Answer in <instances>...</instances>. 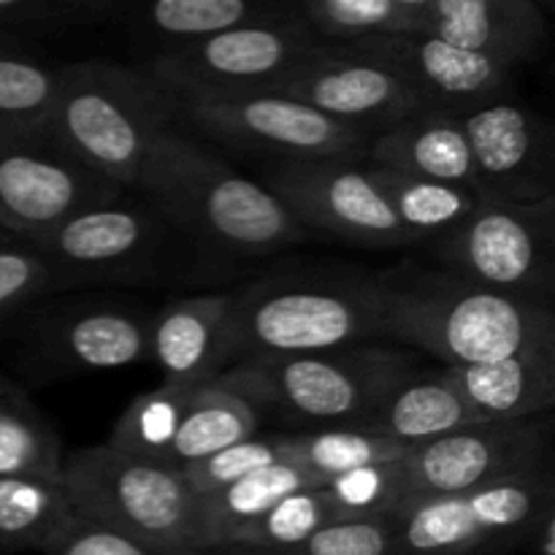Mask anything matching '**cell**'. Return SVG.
Wrapping results in <instances>:
<instances>
[{
  "mask_svg": "<svg viewBox=\"0 0 555 555\" xmlns=\"http://www.w3.org/2000/svg\"><path fill=\"white\" fill-rule=\"evenodd\" d=\"M383 339L437 358L442 369L480 366L555 341L553 304L472 285L417 263L374 271Z\"/></svg>",
  "mask_w": 555,
  "mask_h": 555,
  "instance_id": "obj_1",
  "label": "cell"
},
{
  "mask_svg": "<svg viewBox=\"0 0 555 555\" xmlns=\"http://www.w3.org/2000/svg\"><path fill=\"white\" fill-rule=\"evenodd\" d=\"M133 193L188 238L238 258L280 253L312 236L263 184L179 128L152 144Z\"/></svg>",
  "mask_w": 555,
  "mask_h": 555,
  "instance_id": "obj_2",
  "label": "cell"
},
{
  "mask_svg": "<svg viewBox=\"0 0 555 555\" xmlns=\"http://www.w3.org/2000/svg\"><path fill=\"white\" fill-rule=\"evenodd\" d=\"M385 341L374 271H293L233 291L231 366Z\"/></svg>",
  "mask_w": 555,
  "mask_h": 555,
  "instance_id": "obj_3",
  "label": "cell"
},
{
  "mask_svg": "<svg viewBox=\"0 0 555 555\" xmlns=\"http://www.w3.org/2000/svg\"><path fill=\"white\" fill-rule=\"evenodd\" d=\"M177 119V98L144 68L92 57L63 63L47 128L76 160L133 190L152 144Z\"/></svg>",
  "mask_w": 555,
  "mask_h": 555,
  "instance_id": "obj_4",
  "label": "cell"
},
{
  "mask_svg": "<svg viewBox=\"0 0 555 555\" xmlns=\"http://www.w3.org/2000/svg\"><path fill=\"white\" fill-rule=\"evenodd\" d=\"M421 363L390 341L280 358H244L217 377L258 412L314 428L361 426Z\"/></svg>",
  "mask_w": 555,
  "mask_h": 555,
  "instance_id": "obj_5",
  "label": "cell"
},
{
  "mask_svg": "<svg viewBox=\"0 0 555 555\" xmlns=\"http://www.w3.org/2000/svg\"><path fill=\"white\" fill-rule=\"evenodd\" d=\"M63 482L87 524L155 555H206L195 540V496L177 469L92 444L65 455Z\"/></svg>",
  "mask_w": 555,
  "mask_h": 555,
  "instance_id": "obj_6",
  "label": "cell"
},
{
  "mask_svg": "<svg viewBox=\"0 0 555 555\" xmlns=\"http://www.w3.org/2000/svg\"><path fill=\"white\" fill-rule=\"evenodd\" d=\"M551 507V466L477 491L423 499L390 515V555H502L534 534L537 520Z\"/></svg>",
  "mask_w": 555,
  "mask_h": 555,
  "instance_id": "obj_7",
  "label": "cell"
},
{
  "mask_svg": "<svg viewBox=\"0 0 555 555\" xmlns=\"http://www.w3.org/2000/svg\"><path fill=\"white\" fill-rule=\"evenodd\" d=\"M177 238L188 236L144 195L128 190L25 244L41 255L54 276V291H60L95 282L152 280L173 258Z\"/></svg>",
  "mask_w": 555,
  "mask_h": 555,
  "instance_id": "obj_8",
  "label": "cell"
},
{
  "mask_svg": "<svg viewBox=\"0 0 555 555\" xmlns=\"http://www.w3.org/2000/svg\"><path fill=\"white\" fill-rule=\"evenodd\" d=\"M439 269L507 296L553 304L555 198L540 204L477 201L448 236L431 242Z\"/></svg>",
  "mask_w": 555,
  "mask_h": 555,
  "instance_id": "obj_9",
  "label": "cell"
},
{
  "mask_svg": "<svg viewBox=\"0 0 555 555\" xmlns=\"http://www.w3.org/2000/svg\"><path fill=\"white\" fill-rule=\"evenodd\" d=\"M314 43L318 38L298 20L296 5L287 3L271 20L155 54L144 70L173 98L280 92Z\"/></svg>",
  "mask_w": 555,
  "mask_h": 555,
  "instance_id": "obj_10",
  "label": "cell"
},
{
  "mask_svg": "<svg viewBox=\"0 0 555 555\" xmlns=\"http://www.w3.org/2000/svg\"><path fill=\"white\" fill-rule=\"evenodd\" d=\"M177 108L206 139L274 160H363L372 139L282 92L177 98Z\"/></svg>",
  "mask_w": 555,
  "mask_h": 555,
  "instance_id": "obj_11",
  "label": "cell"
},
{
  "mask_svg": "<svg viewBox=\"0 0 555 555\" xmlns=\"http://www.w3.org/2000/svg\"><path fill=\"white\" fill-rule=\"evenodd\" d=\"M128 193L76 160L49 128L0 130V228L20 242Z\"/></svg>",
  "mask_w": 555,
  "mask_h": 555,
  "instance_id": "obj_12",
  "label": "cell"
},
{
  "mask_svg": "<svg viewBox=\"0 0 555 555\" xmlns=\"http://www.w3.org/2000/svg\"><path fill=\"white\" fill-rule=\"evenodd\" d=\"M547 466L551 415L513 423H475L410 448L399 461L401 507L423 499L477 491Z\"/></svg>",
  "mask_w": 555,
  "mask_h": 555,
  "instance_id": "obj_13",
  "label": "cell"
},
{
  "mask_svg": "<svg viewBox=\"0 0 555 555\" xmlns=\"http://www.w3.org/2000/svg\"><path fill=\"white\" fill-rule=\"evenodd\" d=\"M263 188L309 233L377 249L415 244L363 160H276Z\"/></svg>",
  "mask_w": 555,
  "mask_h": 555,
  "instance_id": "obj_14",
  "label": "cell"
},
{
  "mask_svg": "<svg viewBox=\"0 0 555 555\" xmlns=\"http://www.w3.org/2000/svg\"><path fill=\"white\" fill-rule=\"evenodd\" d=\"M152 314L135 301L79 298L43 307L22 328V356L36 377L112 372L150 361Z\"/></svg>",
  "mask_w": 555,
  "mask_h": 555,
  "instance_id": "obj_15",
  "label": "cell"
},
{
  "mask_svg": "<svg viewBox=\"0 0 555 555\" xmlns=\"http://www.w3.org/2000/svg\"><path fill=\"white\" fill-rule=\"evenodd\" d=\"M280 92L369 135L423 112L410 81L369 41H318Z\"/></svg>",
  "mask_w": 555,
  "mask_h": 555,
  "instance_id": "obj_16",
  "label": "cell"
},
{
  "mask_svg": "<svg viewBox=\"0 0 555 555\" xmlns=\"http://www.w3.org/2000/svg\"><path fill=\"white\" fill-rule=\"evenodd\" d=\"M480 201L540 204L555 198L553 130L524 103L502 101L461 119Z\"/></svg>",
  "mask_w": 555,
  "mask_h": 555,
  "instance_id": "obj_17",
  "label": "cell"
},
{
  "mask_svg": "<svg viewBox=\"0 0 555 555\" xmlns=\"http://www.w3.org/2000/svg\"><path fill=\"white\" fill-rule=\"evenodd\" d=\"M369 43L410 81L423 112L442 117L464 119L507 98L509 79L518 70L426 33L372 38Z\"/></svg>",
  "mask_w": 555,
  "mask_h": 555,
  "instance_id": "obj_18",
  "label": "cell"
},
{
  "mask_svg": "<svg viewBox=\"0 0 555 555\" xmlns=\"http://www.w3.org/2000/svg\"><path fill=\"white\" fill-rule=\"evenodd\" d=\"M231 293L177 298L152 314L150 361L163 383L206 385L231 366Z\"/></svg>",
  "mask_w": 555,
  "mask_h": 555,
  "instance_id": "obj_19",
  "label": "cell"
},
{
  "mask_svg": "<svg viewBox=\"0 0 555 555\" xmlns=\"http://www.w3.org/2000/svg\"><path fill=\"white\" fill-rule=\"evenodd\" d=\"M423 33L520 68L545 49L547 20L534 0H428Z\"/></svg>",
  "mask_w": 555,
  "mask_h": 555,
  "instance_id": "obj_20",
  "label": "cell"
},
{
  "mask_svg": "<svg viewBox=\"0 0 555 555\" xmlns=\"http://www.w3.org/2000/svg\"><path fill=\"white\" fill-rule=\"evenodd\" d=\"M444 372L482 423L531 421L551 415L555 406V341Z\"/></svg>",
  "mask_w": 555,
  "mask_h": 555,
  "instance_id": "obj_21",
  "label": "cell"
},
{
  "mask_svg": "<svg viewBox=\"0 0 555 555\" xmlns=\"http://www.w3.org/2000/svg\"><path fill=\"white\" fill-rule=\"evenodd\" d=\"M363 163L372 168L406 173V177L475 190L472 152L464 125L461 119L442 117V114L421 112L377 130L369 139Z\"/></svg>",
  "mask_w": 555,
  "mask_h": 555,
  "instance_id": "obj_22",
  "label": "cell"
},
{
  "mask_svg": "<svg viewBox=\"0 0 555 555\" xmlns=\"http://www.w3.org/2000/svg\"><path fill=\"white\" fill-rule=\"evenodd\" d=\"M475 423L482 421L459 393L450 374L444 369L426 372L421 366L404 383L396 385L388 399L361 426L404 448H417Z\"/></svg>",
  "mask_w": 555,
  "mask_h": 555,
  "instance_id": "obj_23",
  "label": "cell"
},
{
  "mask_svg": "<svg viewBox=\"0 0 555 555\" xmlns=\"http://www.w3.org/2000/svg\"><path fill=\"white\" fill-rule=\"evenodd\" d=\"M323 488L309 472L291 461L263 466L209 496L195 499V540L206 555L231 545L238 534L263 518L274 504L293 493Z\"/></svg>",
  "mask_w": 555,
  "mask_h": 555,
  "instance_id": "obj_24",
  "label": "cell"
},
{
  "mask_svg": "<svg viewBox=\"0 0 555 555\" xmlns=\"http://www.w3.org/2000/svg\"><path fill=\"white\" fill-rule=\"evenodd\" d=\"M285 9L287 3H269V0H157L146 5L122 3L117 20L133 27L141 38L155 41V54H163L249 22L271 20Z\"/></svg>",
  "mask_w": 555,
  "mask_h": 555,
  "instance_id": "obj_25",
  "label": "cell"
},
{
  "mask_svg": "<svg viewBox=\"0 0 555 555\" xmlns=\"http://www.w3.org/2000/svg\"><path fill=\"white\" fill-rule=\"evenodd\" d=\"M79 520L63 477L0 480V551L47 553L63 537H68Z\"/></svg>",
  "mask_w": 555,
  "mask_h": 555,
  "instance_id": "obj_26",
  "label": "cell"
},
{
  "mask_svg": "<svg viewBox=\"0 0 555 555\" xmlns=\"http://www.w3.org/2000/svg\"><path fill=\"white\" fill-rule=\"evenodd\" d=\"M260 426V412L244 396L233 393L217 379L201 385L193 393L173 439L168 466L177 472L222 453L231 444L255 437Z\"/></svg>",
  "mask_w": 555,
  "mask_h": 555,
  "instance_id": "obj_27",
  "label": "cell"
},
{
  "mask_svg": "<svg viewBox=\"0 0 555 555\" xmlns=\"http://www.w3.org/2000/svg\"><path fill=\"white\" fill-rule=\"evenodd\" d=\"M406 453L410 448L379 437L366 426H328L282 434V461L301 466L323 488L350 472L390 464Z\"/></svg>",
  "mask_w": 555,
  "mask_h": 555,
  "instance_id": "obj_28",
  "label": "cell"
},
{
  "mask_svg": "<svg viewBox=\"0 0 555 555\" xmlns=\"http://www.w3.org/2000/svg\"><path fill=\"white\" fill-rule=\"evenodd\" d=\"M293 5L318 41L352 43L426 30L428 0H304Z\"/></svg>",
  "mask_w": 555,
  "mask_h": 555,
  "instance_id": "obj_29",
  "label": "cell"
},
{
  "mask_svg": "<svg viewBox=\"0 0 555 555\" xmlns=\"http://www.w3.org/2000/svg\"><path fill=\"white\" fill-rule=\"evenodd\" d=\"M372 168V166H369ZM385 201L393 209L412 242H437L461 225L475 211L477 193L459 184L434 182V179L406 177V173L372 168Z\"/></svg>",
  "mask_w": 555,
  "mask_h": 555,
  "instance_id": "obj_30",
  "label": "cell"
},
{
  "mask_svg": "<svg viewBox=\"0 0 555 555\" xmlns=\"http://www.w3.org/2000/svg\"><path fill=\"white\" fill-rule=\"evenodd\" d=\"M63 442L47 417L0 374V480L63 477Z\"/></svg>",
  "mask_w": 555,
  "mask_h": 555,
  "instance_id": "obj_31",
  "label": "cell"
},
{
  "mask_svg": "<svg viewBox=\"0 0 555 555\" xmlns=\"http://www.w3.org/2000/svg\"><path fill=\"white\" fill-rule=\"evenodd\" d=\"M201 385L160 383L157 388L135 396L108 434V448L130 455V459L150 461L168 466L173 439H177L182 417L188 412L193 393ZM171 469V466H168Z\"/></svg>",
  "mask_w": 555,
  "mask_h": 555,
  "instance_id": "obj_32",
  "label": "cell"
},
{
  "mask_svg": "<svg viewBox=\"0 0 555 555\" xmlns=\"http://www.w3.org/2000/svg\"><path fill=\"white\" fill-rule=\"evenodd\" d=\"M63 63L38 57L22 38L0 36V130L43 128Z\"/></svg>",
  "mask_w": 555,
  "mask_h": 555,
  "instance_id": "obj_33",
  "label": "cell"
},
{
  "mask_svg": "<svg viewBox=\"0 0 555 555\" xmlns=\"http://www.w3.org/2000/svg\"><path fill=\"white\" fill-rule=\"evenodd\" d=\"M331 524H339V520H336L323 488H309V491L293 493V496L274 504L263 518L255 520L228 547L244 553L285 551V547L298 545ZM228 547H222V551H228Z\"/></svg>",
  "mask_w": 555,
  "mask_h": 555,
  "instance_id": "obj_34",
  "label": "cell"
},
{
  "mask_svg": "<svg viewBox=\"0 0 555 555\" xmlns=\"http://www.w3.org/2000/svg\"><path fill=\"white\" fill-rule=\"evenodd\" d=\"M117 0H0V36L22 38L117 20Z\"/></svg>",
  "mask_w": 555,
  "mask_h": 555,
  "instance_id": "obj_35",
  "label": "cell"
},
{
  "mask_svg": "<svg viewBox=\"0 0 555 555\" xmlns=\"http://www.w3.org/2000/svg\"><path fill=\"white\" fill-rule=\"evenodd\" d=\"M401 461V459H399ZM399 461L350 472L323 488L336 520H361L393 515L401 507Z\"/></svg>",
  "mask_w": 555,
  "mask_h": 555,
  "instance_id": "obj_36",
  "label": "cell"
},
{
  "mask_svg": "<svg viewBox=\"0 0 555 555\" xmlns=\"http://www.w3.org/2000/svg\"><path fill=\"white\" fill-rule=\"evenodd\" d=\"M276 461H282V434H255L244 442L231 444L222 453L188 466L179 475H182L188 491L201 499L263 469V466L276 464Z\"/></svg>",
  "mask_w": 555,
  "mask_h": 555,
  "instance_id": "obj_37",
  "label": "cell"
},
{
  "mask_svg": "<svg viewBox=\"0 0 555 555\" xmlns=\"http://www.w3.org/2000/svg\"><path fill=\"white\" fill-rule=\"evenodd\" d=\"M390 545H393V518L383 515V518L339 520L285 551L244 553L228 547L211 555H390Z\"/></svg>",
  "mask_w": 555,
  "mask_h": 555,
  "instance_id": "obj_38",
  "label": "cell"
},
{
  "mask_svg": "<svg viewBox=\"0 0 555 555\" xmlns=\"http://www.w3.org/2000/svg\"><path fill=\"white\" fill-rule=\"evenodd\" d=\"M54 291V276L41 255L25 242L0 244V320Z\"/></svg>",
  "mask_w": 555,
  "mask_h": 555,
  "instance_id": "obj_39",
  "label": "cell"
},
{
  "mask_svg": "<svg viewBox=\"0 0 555 555\" xmlns=\"http://www.w3.org/2000/svg\"><path fill=\"white\" fill-rule=\"evenodd\" d=\"M43 555H155L146 547H141L139 542L128 540V537L117 534L112 529H103V526L87 524L79 520L76 529L68 537L57 542V545L49 547Z\"/></svg>",
  "mask_w": 555,
  "mask_h": 555,
  "instance_id": "obj_40",
  "label": "cell"
}]
</instances>
